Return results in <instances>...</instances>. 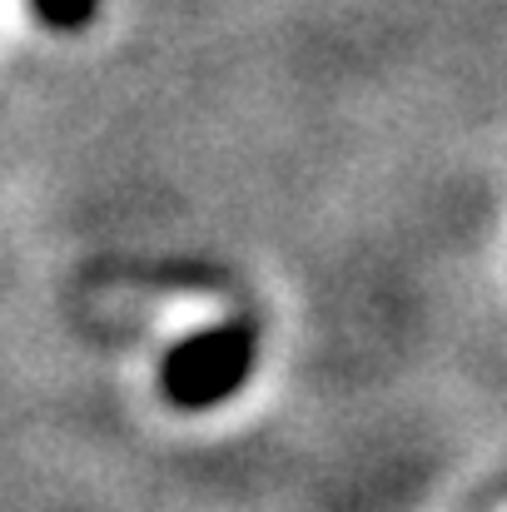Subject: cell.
Listing matches in <instances>:
<instances>
[{"instance_id": "cell-1", "label": "cell", "mask_w": 507, "mask_h": 512, "mask_svg": "<svg viewBox=\"0 0 507 512\" xmlns=\"http://www.w3.org/2000/svg\"><path fill=\"white\" fill-rule=\"evenodd\" d=\"M254 358H259L254 324H244V319L214 324V329L174 343L165 353V363H160V393H165L174 408H184V413L229 403L249 383Z\"/></svg>"}, {"instance_id": "cell-2", "label": "cell", "mask_w": 507, "mask_h": 512, "mask_svg": "<svg viewBox=\"0 0 507 512\" xmlns=\"http://www.w3.org/2000/svg\"><path fill=\"white\" fill-rule=\"evenodd\" d=\"M30 10L40 15V25L75 35V30H85L100 15V0H30Z\"/></svg>"}]
</instances>
